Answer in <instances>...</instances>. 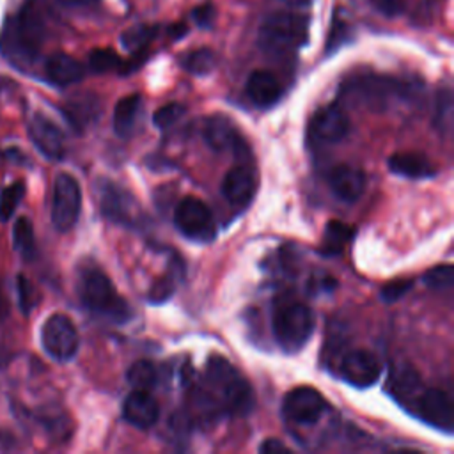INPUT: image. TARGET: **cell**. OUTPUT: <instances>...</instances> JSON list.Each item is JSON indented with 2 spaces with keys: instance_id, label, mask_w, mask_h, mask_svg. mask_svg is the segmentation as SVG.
Returning <instances> with one entry per match:
<instances>
[{
  "instance_id": "6da1fadb",
  "label": "cell",
  "mask_w": 454,
  "mask_h": 454,
  "mask_svg": "<svg viewBox=\"0 0 454 454\" xmlns=\"http://www.w3.org/2000/svg\"><path fill=\"white\" fill-rule=\"evenodd\" d=\"M206 388L200 390L206 410L227 415H247L254 408V392L238 369L220 355H211L206 364Z\"/></svg>"
},
{
  "instance_id": "7a4b0ae2",
  "label": "cell",
  "mask_w": 454,
  "mask_h": 454,
  "mask_svg": "<svg viewBox=\"0 0 454 454\" xmlns=\"http://www.w3.org/2000/svg\"><path fill=\"white\" fill-rule=\"evenodd\" d=\"M44 39V21L37 5H25L20 14L5 20L0 32V50L18 67L34 62Z\"/></svg>"
},
{
  "instance_id": "3957f363",
  "label": "cell",
  "mask_w": 454,
  "mask_h": 454,
  "mask_svg": "<svg viewBox=\"0 0 454 454\" xmlns=\"http://www.w3.org/2000/svg\"><path fill=\"white\" fill-rule=\"evenodd\" d=\"M271 332L286 353L300 351L314 332L310 307L291 294H278L271 307Z\"/></svg>"
},
{
  "instance_id": "277c9868",
  "label": "cell",
  "mask_w": 454,
  "mask_h": 454,
  "mask_svg": "<svg viewBox=\"0 0 454 454\" xmlns=\"http://www.w3.org/2000/svg\"><path fill=\"white\" fill-rule=\"evenodd\" d=\"M78 294L82 303L112 321H126L129 317V305L117 293L108 275L99 268H85L80 271Z\"/></svg>"
},
{
  "instance_id": "5b68a950",
  "label": "cell",
  "mask_w": 454,
  "mask_h": 454,
  "mask_svg": "<svg viewBox=\"0 0 454 454\" xmlns=\"http://www.w3.org/2000/svg\"><path fill=\"white\" fill-rule=\"evenodd\" d=\"M309 34V18L300 12H275L261 27L259 44L268 53L284 55L298 50Z\"/></svg>"
},
{
  "instance_id": "8992f818",
  "label": "cell",
  "mask_w": 454,
  "mask_h": 454,
  "mask_svg": "<svg viewBox=\"0 0 454 454\" xmlns=\"http://www.w3.org/2000/svg\"><path fill=\"white\" fill-rule=\"evenodd\" d=\"M174 223L183 236L193 241L206 243L216 234L211 209L197 197H186L176 206Z\"/></svg>"
},
{
  "instance_id": "52a82bcc",
  "label": "cell",
  "mask_w": 454,
  "mask_h": 454,
  "mask_svg": "<svg viewBox=\"0 0 454 454\" xmlns=\"http://www.w3.org/2000/svg\"><path fill=\"white\" fill-rule=\"evenodd\" d=\"M82 209V190L78 181L71 174H59L53 184L51 200V222L60 232H67L74 227Z\"/></svg>"
},
{
  "instance_id": "ba28073f",
  "label": "cell",
  "mask_w": 454,
  "mask_h": 454,
  "mask_svg": "<svg viewBox=\"0 0 454 454\" xmlns=\"http://www.w3.org/2000/svg\"><path fill=\"white\" fill-rule=\"evenodd\" d=\"M41 342L51 358L67 362L76 355L80 339L73 321L66 314L57 312L44 321L41 330Z\"/></svg>"
},
{
  "instance_id": "9c48e42d",
  "label": "cell",
  "mask_w": 454,
  "mask_h": 454,
  "mask_svg": "<svg viewBox=\"0 0 454 454\" xmlns=\"http://www.w3.org/2000/svg\"><path fill=\"white\" fill-rule=\"evenodd\" d=\"M98 204L103 216L110 222L122 225H135L140 222L142 215L135 199L114 181L101 179L98 183Z\"/></svg>"
},
{
  "instance_id": "30bf717a",
  "label": "cell",
  "mask_w": 454,
  "mask_h": 454,
  "mask_svg": "<svg viewBox=\"0 0 454 454\" xmlns=\"http://www.w3.org/2000/svg\"><path fill=\"white\" fill-rule=\"evenodd\" d=\"M413 413L426 424L452 433V401L442 388H420V392L408 404Z\"/></svg>"
},
{
  "instance_id": "8fae6325",
  "label": "cell",
  "mask_w": 454,
  "mask_h": 454,
  "mask_svg": "<svg viewBox=\"0 0 454 454\" xmlns=\"http://www.w3.org/2000/svg\"><path fill=\"white\" fill-rule=\"evenodd\" d=\"M339 376L358 388L374 385L381 376V364L374 353L364 348H351L339 358Z\"/></svg>"
},
{
  "instance_id": "7c38bea8",
  "label": "cell",
  "mask_w": 454,
  "mask_h": 454,
  "mask_svg": "<svg viewBox=\"0 0 454 454\" xmlns=\"http://www.w3.org/2000/svg\"><path fill=\"white\" fill-rule=\"evenodd\" d=\"M284 417L300 426L316 424L326 411L325 397L312 387H296L289 390L282 403Z\"/></svg>"
},
{
  "instance_id": "4fadbf2b",
  "label": "cell",
  "mask_w": 454,
  "mask_h": 454,
  "mask_svg": "<svg viewBox=\"0 0 454 454\" xmlns=\"http://www.w3.org/2000/svg\"><path fill=\"white\" fill-rule=\"evenodd\" d=\"M349 131V117L348 114L337 106L328 105L319 108L309 124V135L314 144H337L340 142Z\"/></svg>"
},
{
  "instance_id": "5bb4252c",
  "label": "cell",
  "mask_w": 454,
  "mask_h": 454,
  "mask_svg": "<svg viewBox=\"0 0 454 454\" xmlns=\"http://www.w3.org/2000/svg\"><path fill=\"white\" fill-rule=\"evenodd\" d=\"M401 90L399 83L390 82L381 76H362L351 80L344 87V96L365 105L367 108H376L381 110L388 98L397 94Z\"/></svg>"
},
{
  "instance_id": "9a60e30c",
  "label": "cell",
  "mask_w": 454,
  "mask_h": 454,
  "mask_svg": "<svg viewBox=\"0 0 454 454\" xmlns=\"http://www.w3.org/2000/svg\"><path fill=\"white\" fill-rule=\"evenodd\" d=\"M257 190L255 174L248 165L232 167L222 181V195L234 207H247Z\"/></svg>"
},
{
  "instance_id": "2e32d148",
  "label": "cell",
  "mask_w": 454,
  "mask_h": 454,
  "mask_svg": "<svg viewBox=\"0 0 454 454\" xmlns=\"http://www.w3.org/2000/svg\"><path fill=\"white\" fill-rule=\"evenodd\" d=\"M28 135L34 142V145L50 160H60L64 156V135L62 131L59 129V126L41 115V114H35L28 124Z\"/></svg>"
},
{
  "instance_id": "e0dca14e",
  "label": "cell",
  "mask_w": 454,
  "mask_h": 454,
  "mask_svg": "<svg viewBox=\"0 0 454 454\" xmlns=\"http://www.w3.org/2000/svg\"><path fill=\"white\" fill-rule=\"evenodd\" d=\"M365 174L348 163L333 167L328 174V186L332 193L342 202H356L365 190Z\"/></svg>"
},
{
  "instance_id": "ac0fdd59",
  "label": "cell",
  "mask_w": 454,
  "mask_h": 454,
  "mask_svg": "<svg viewBox=\"0 0 454 454\" xmlns=\"http://www.w3.org/2000/svg\"><path fill=\"white\" fill-rule=\"evenodd\" d=\"M204 138H206L207 145L218 153L234 151V153L241 154L243 151H247V144L243 142V138L238 133V129L234 128V124L222 115H213L206 121Z\"/></svg>"
},
{
  "instance_id": "d6986e66",
  "label": "cell",
  "mask_w": 454,
  "mask_h": 454,
  "mask_svg": "<svg viewBox=\"0 0 454 454\" xmlns=\"http://www.w3.org/2000/svg\"><path fill=\"white\" fill-rule=\"evenodd\" d=\"M122 415L131 426L138 429H149L151 426L156 424L160 417V406L149 394V390L135 388L124 399Z\"/></svg>"
},
{
  "instance_id": "ffe728a7",
  "label": "cell",
  "mask_w": 454,
  "mask_h": 454,
  "mask_svg": "<svg viewBox=\"0 0 454 454\" xmlns=\"http://www.w3.org/2000/svg\"><path fill=\"white\" fill-rule=\"evenodd\" d=\"M245 90L248 99L259 108L273 106L282 96V85L278 78L266 69L254 71L247 80Z\"/></svg>"
},
{
  "instance_id": "44dd1931",
  "label": "cell",
  "mask_w": 454,
  "mask_h": 454,
  "mask_svg": "<svg viewBox=\"0 0 454 454\" xmlns=\"http://www.w3.org/2000/svg\"><path fill=\"white\" fill-rule=\"evenodd\" d=\"M388 167L394 174H399L410 179H426L436 174L434 163L426 154L417 151L394 153L388 158Z\"/></svg>"
},
{
  "instance_id": "7402d4cb",
  "label": "cell",
  "mask_w": 454,
  "mask_h": 454,
  "mask_svg": "<svg viewBox=\"0 0 454 454\" xmlns=\"http://www.w3.org/2000/svg\"><path fill=\"white\" fill-rule=\"evenodd\" d=\"M44 71L48 80L59 87L73 85L83 78V66L66 53L51 55L44 64Z\"/></svg>"
},
{
  "instance_id": "603a6c76",
  "label": "cell",
  "mask_w": 454,
  "mask_h": 454,
  "mask_svg": "<svg viewBox=\"0 0 454 454\" xmlns=\"http://www.w3.org/2000/svg\"><path fill=\"white\" fill-rule=\"evenodd\" d=\"M140 106H142V98L138 94H129L117 101L114 108V131L121 138H128L133 135L137 119L140 114Z\"/></svg>"
},
{
  "instance_id": "cb8c5ba5",
  "label": "cell",
  "mask_w": 454,
  "mask_h": 454,
  "mask_svg": "<svg viewBox=\"0 0 454 454\" xmlns=\"http://www.w3.org/2000/svg\"><path fill=\"white\" fill-rule=\"evenodd\" d=\"M390 392L395 395V399H399L404 406H408L413 397L420 392L422 383L419 374L411 369V367H404V369H397L392 372L390 380Z\"/></svg>"
},
{
  "instance_id": "d4e9b609",
  "label": "cell",
  "mask_w": 454,
  "mask_h": 454,
  "mask_svg": "<svg viewBox=\"0 0 454 454\" xmlns=\"http://www.w3.org/2000/svg\"><path fill=\"white\" fill-rule=\"evenodd\" d=\"M355 234V229L344 222L339 220H330L325 227V236H323V248L326 254H340L346 245L351 241Z\"/></svg>"
},
{
  "instance_id": "484cf974",
  "label": "cell",
  "mask_w": 454,
  "mask_h": 454,
  "mask_svg": "<svg viewBox=\"0 0 454 454\" xmlns=\"http://www.w3.org/2000/svg\"><path fill=\"white\" fill-rule=\"evenodd\" d=\"M98 114H99V108H98V99L94 96L74 98L66 106V115L76 128L87 126L90 121L98 117Z\"/></svg>"
},
{
  "instance_id": "4316f807",
  "label": "cell",
  "mask_w": 454,
  "mask_h": 454,
  "mask_svg": "<svg viewBox=\"0 0 454 454\" xmlns=\"http://www.w3.org/2000/svg\"><path fill=\"white\" fill-rule=\"evenodd\" d=\"M12 239H14V248L23 259H32L35 254V238H34V227L28 218L21 216L14 223L12 231Z\"/></svg>"
},
{
  "instance_id": "83f0119b",
  "label": "cell",
  "mask_w": 454,
  "mask_h": 454,
  "mask_svg": "<svg viewBox=\"0 0 454 454\" xmlns=\"http://www.w3.org/2000/svg\"><path fill=\"white\" fill-rule=\"evenodd\" d=\"M156 365L149 360H137L129 365L126 378L133 388L149 390L156 385Z\"/></svg>"
},
{
  "instance_id": "f1b7e54d",
  "label": "cell",
  "mask_w": 454,
  "mask_h": 454,
  "mask_svg": "<svg viewBox=\"0 0 454 454\" xmlns=\"http://www.w3.org/2000/svg\"><path fill=\"white\" fill-rule=\"evenodd\" d=\"M181 66L192 74H206L215 67V53L207 48L188 51L181 59Z\"/></svg>"
},
{
  "instance_id": "f546056e",
  "label": "cell",
  "mask_w": 454,
  "mask_h": 454,
  "mask_svg": "<svg viewBox=\"0 0 454 454\" xmlns=\"http://www.w3.org/2000/svg\"><path fill=\"white\" fill-rule=\"evenodd\" d=\"M25 195V183L23 181H16L11 186H7L2 193H0V220L5 222L12 216V213L16 211L18 204L21 202Z\"/></svg>"
},
{
  "instance_id": "4dcf8cb0",
  "label": "cell",
  "mask_w": 454,
  "mask_h": 454,
  "mask_svg": "<svg viewBox=\"0 0 454 454\" xmlns=\"http://www.w3.org/2000/svg\"><path fill=\"white\" fill-rule=\"evenodd\" d=\"M154 34H156L154 27L137 25V27H133V28H129L122 34V44H124L126 50L138 51L154 37Z\"/></svg>"
},
{
  "instance_id": "1f68e13d",
  "label": "cell",
  "mask_w": 454,
  "mask_h": 454,
  "mask_svg": "<svg viewBox=\"0 0 454 454\" xmlns=\"http://www.w3.org/2000/svg\"><path fill=\"white\" fill-rule=\"evenodd\" d=\"M119 66H121L119 55L108 48H98L89 55V67L94 73H108Z\"/></svg>"
},
{
  "instance_id": "d6a6232c",
  "label": "cell",
  "mask_w": 454,
  "mask_h": 454,
  "mask_svg": "<svg viewBox=\"0 0 454 454\" xmlns=\"http://www.w3.org/2000/svg\"><path fill=\"white\" fill-rule=\"evenodd\" d=\"M424 284L433 289H449L454 282V270L450 264H440L431 268L424 277Z\"/></svg>"
},
{
  "instance_id": "836d02e7",
  "label": "cell",
  "mask_w": 454,
  "mask_h": 454,
  "mask_svg": "<svg viewBox=\"0 0 454 454\" xmlns=\"http://www.w3.org/2000/svg\"><path fill=\"white\" fill-rule=\"evenodd\" d=\"M184 115V106L179 103H168L163 105L161 108H158L153 115V122L154 126H158L160 129H167L172 124H176L181 117Z\"/></svg>"
},
{
  "instance_id": "e575fe53",
  "label": "cell",
  "mask_w": 454,
  "mask_h": 454,
  "mask_svg": "<svg viewBox=\"0 0 454 454\" xmlns=\"http://www.w3.org/2000/svg\"><path fill=\"white\" fill-rule=\"evenodd\" d=\"M452 124V96L450 90H442L436 101V126L442 131H449Z\"/></svg>"
},
{
  "instance_id": "d590c367",
  "label": "cell",
  "mask_w": 454,
  "mask_h": 454,
  "mask_svg": "<svg viewBox=\"0 0 454 454\" xmlns=\"http://www.w3.org/2000/svg\"><path fill=\"white\" fill-rule=\"evenodd\" d=\"M411 287H413V278H397V280L385 284L380 294H381V300L390 303V301L403 298Z\"/></svg>"
},
{
  "instance_id": "8d00e7d4",
  "label": "cell",
  "mask_w": 454,
  "mask_h": 454,
  "mask_svg": "<svg viewBox=\"0 0 454 454\" xmlns=\"http://www.w3.org/2000/svg\"><path fill=\"white\" fill-rule=\"evenodd\" d=\"M174 289H176V280H174V277L168 273V275H163V277H160L156 282H154V286L151 287V293H149V298H151V301H165L167 298H170L172 296V293H174Z\"/></svg>"
},
{
  "instance_id": "74e56055",
  "label": "cell",
  "mask_w": 454,
  "mask_h": 454,
  "mask_svg": "<svg viewBox=\"0 0 454 454\" xmlns=\"http://www.w3.org/2000/svg\"><path fill=\"white\" fill-rule=\"evenodd\" d=\"M18 293H20V307L25 314H28V310L34 305V300H32V287L23 275L18 277Z\"/></svg>"
},
{
  "instance_id": "f35d334b",
  "label": "cell",
  "mask_w": 454,
  "mask_h": 454,
  "mask_svg": "<svg viewBox=\"0 0 454 454\" xmlns=\"http://www.w3.org/2000/svg\"><path fill=\"white\" fill-rule=\"evenodd\" d=\"M259 452L262 454H286V452H291L289 447L286 443H282L280 440L277 438H268L264 440L261 445H259Z\"/></svg>"
},
{
  "instance_id": "ab89813d",
  "label": "cell",
  "mask_w": 454,
  "mask_h": 454,
  "mask_svg": "<svg viewBox=\"0 0 454 454\" xmlns=\"http://www.w3.org/2000/svg\"><path fill=\"white\" fill-rule=\"evenodd\" d=\"M372 4H374L381 12L388 14V16H394V14H397V12L403 11L406 0H372Z\"/></svg>"
},
{
  "instance_id": "60d3db41",
  "label": "cell",
  "mask_w": 454,
  "mask_h": 454,
  "mask_svg": "<svg viewBox=\"0 0 454 454\" xmlns=\"http://www.w3.org/2000/svg\"><path fill=\"white\" fill-rule=\"evenodd\" d=\"M213 14H215V9L211 5H200L195 9L193 18L199 25H207L209 21H213Z\"/></svg>"
},
{
  "instance_id": "b9f144b4",
  "label": "cell",
  "mask_w": 454,
  "mask_h": 454,
  "mask_svg": "<svg viewBox=\"0 0 454 454\" xmlns=\"http://www.w3.org/2000/svg\"><path fill=\"white\" fill-rule=\"evenodd\" d=\"M57 2L66 7H83V5H90L96 0H57Z\"/></svg>"
},
{
  "instance_id": "7bdbcfd3",
  "label": "cell",
  "mask_w": 454,
  "mask_h": 454,
  "mask_svg": "<svg viewBox=\"0 0 454 454\" xmlns=\"http://www.w3.org/2000/svg\"><path fill=\"white\" fill-rule=\"evenodd\" d=\"M289 2H300V0H289Z\"/></svg>"
}]
</instances>
